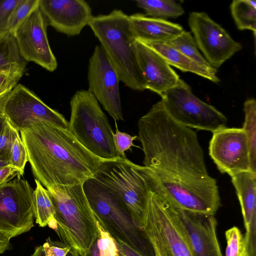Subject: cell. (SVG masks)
Segmentation results:
<instances>
[{
  "instance_id": "cell-34",
  "label": "cell",
  "mask_w": 256,
  "mask_h": 256,
  "mask_svg": "<svg viewBox=\"0 0 256 256\" xmlns=\"http://www.w3.org/2000/svg\"><path fill=\"white\" fill-rule=\"evenodd\" d=\"M116 132L113 134V140L115 150L118 157L126 158L125 152L130 149L132 146H136L134 140L138 138L136 136H132L130 134L120 132L116 122Z\"/></svg>"
},
{
  "instance_id": "cell-2",
  "label": "cell",
  "mask_w": 256,
  "mask_h": 256,
  "mask_svg": "<svg viewBox=\"0 0 256 256\" xmlns=\"http://www.w3.org/2000/svg\"><path fill=\"white\" fill-rule=\"evenodd\" d=\"M35 178L48 189L83 184L102 160L86 150L68 128L46 122L20 131Z\"/></svg>"
},
{
  "instance_id": "cell-19",
  "label": "cell",
  "mask_w": 256,
  "mask_h": 256,
  "mask_svg": "<svg viewBox=\"0 0 256 256\" xmlns=\"http://www.w3.org/2000/svg\"><path fill=\"white\" fill-rule=\"evenodd\" d=\"M230 177L241 208L246 249L250 256H256V174L248 170Z\"/></svg>"
},
{
  "instance_id": "cell-28",
  "label": "cell",
  "mask_w": 256,
  "mask_h": 256,
  "mask_svg": "<svg viewBox=\"0 0 256 256\" xmlns=\"http://www.w3.org/2000/svg\"><path fill=\"white\" fill-rule=\"evenodd\" d=\"M30 256H80L72 246L61 240L46 239L42 245L36 246Z\"/></svg>"
},
{
  "instance_id": "cell-41",
  "label": "cell",
  "mask_w": 256,
  "mask_h": 256,
  "mask_svg": "<svg viewBox=\"0 0 256 256\" xmlns=\"http://www.w3.org/2000/svg\"><path fill=\"white\" fill-rule=\"evenodd\" d=\"M10 92L0 96V114H4V106Z\"/></svg>"
},
{
  "instance_id": "cell-17",
  "label": "cell",
  "mask_w": 256,
  "mask_h": 256,
  "mask_svg": "<svg viewBox=\"0 0 256 256\" xmlns=\"http://www.w3.org/2000/svg\"><path fill=\"white\" fill-rule=\"evenodd\" d=\"M38 6L48 24L69 36L78 35L94 16L84 0H39Z\"/></svg>"
},
{
  "instance_id": "cell-5",
  "label": "cell",
  "mask_w": 256,
  "mask_h": 256,
  "mask_svg": "<svg viewBox=\"0 0 256 256\" xmlns=\"http://www.w3.org/2000/svg\"><path fill=\"white\" fill-rule=\"evenodd\" d=\"M82 188L96 220L115 240L142 256H156L146 232L118 194L94 177L84 182Z\"/></svg>"
},
{
  "instance_id": "cell-26",
  "label": "cell",
  "mask_w": 256,
  "mask_h": 256,
  "mask_svg": "<svg viewBox=\"0 0 256 256\" xmlns=\"http://www.w3.org/2000/svg\"><path fill=\"white\" fill-rule=\"evenodd\" d=\"M244 110V121L242 128L244 131L249 147L250 170L256 174V101L250 98L245 101Z\"/></svg>"
},
{
  "instance_id": "cell-9",
  "label": "cell",
  "mask_w": 256,
  "mask_h": 256,
  "mask_svg": "<svg viewBox=\"0 0 256 256\" xmlns=\"http://www.w3.org/2000/svg\"><path fill=\"white\" fill-rule=\"evenodd\" d=\"M161 98L168 114L184 126L212 132L226 127V116L196 96L190 87L180 78Z\"/></svg>"
},
{
  "instance_id": "cell-6",
  "label": "cell",
  "mask_w": 256,
  "mask_h": 256,
  "mask_svg": "<svg viewBox=\"0 0 256 256\" xmlns=\"http://www.w3.org/2000/svg\"><path fill=\"white\" fill-rule=\"evenodd\" d=\"M70 106L68 129L79 142L102 160L119 158L113 130L94 96L88 90H78L71 98Z\"/></svg>"
},
{
  "instance_id": "cell-27",
  "label": "cell",
  "mask_w": 256,
  "mask_h": 256,
  "mask_svg": "<svg viewBox=\"0 0 256 256\" xmlns=\"http://www.w3.org/2000/svg\"><path fill=\"white\" fill-rule=\"evenodd\" d=\"M166 42L202 66L210 70L215 69L198 51L196 41L190 32L184 30L176 37Z\"/></svg>"
},
{
  "instance_id": "cell-35",
  "label": "cell",
  "mask_w": 256,
  "mask_h": 256,
  "mask_svg": "<svg viewBox=\"0 0 256 256\" xmlns=\"http://www.w3.org/2000/svg\"><path fill=\"white\" fill-rule=\"evenodd\" d=\"M23 74L0 72V96L10 92L18 84Z\"/></svg>"
},
{
  "instance_id": "cell-44",
  "label": "cell",
  "mask_w": 256,
  "mask_h": 256,
  "mask_svg": "<svg viewBox=\"0 0 256 256\" xmlns=\"http://www.w3.org/2000/svg\"><path fill=\"white\" fill-rule=\"evenodd\" d=\"M240 256H250L246 249L243 252V253L240 255Z\"/></svg>"
},
{
  "instance_id": "cell-15",
  "label": "cell",
  "mask_w": 256,
  "mask_h": 256,
  "mask_svg": "<svg viewBox=\"0 0 256 256\" xmlns=\"http://www.w3.org/2000/svg\"><path fill=\"white\" fill-rule=\"evenodd\" d=\"M208 150L210 156L222 173L230 176L250 170L248 144L242 128L226 126L213 132Z\"/></svg>"
},
{
  "instance_id": "cell-37",
  "label": "cell",
  "mask_w": 256,
  "mask_h": 256,
  "mask_svg": "<svg viewBox=\"0 0 256 256\" xmlns=\"http://www.w3.org/2000/svg\"><path fill=\"white\" fill-rule=\"evenodd\" d=\"M18 174V170L10 165L0 168V185L10 180Z\"/></svg>"
},
{
  "instance_id": "cell-38",
  "label": "cell",
  "mask_w": 256,
  "mask_h": 256,
  "mask_svg": "<svg viewBox=\"0 0 256 256\" xmlns=\"http://www.w3.org/2000/svg\"><path fill=\"white\" fill-rule=\"evenodd\" d=\"M115 242L118 250V256H142L121 241L115 240Z\"/></svg>"
},
{
  "instance_id": "cell-13",
  "label": "cell",
  "mask_w": 256,
  "mask_h": 256,
  "mask_svg": "<svg viewBox=\"0 0 256 256\" xmlns=\"http://www.w3.org/2000/svg\"><path fill=\"white\" fill-rule=\"evenodd\" d=\"M88 90L114 120H124L118 76L100 45L95 46L89 59Z\"/></svg>"
},
{
  "instance_id": "cell-20",
  "label": "cell",
  "mask_w": 256,
  "mask_h": 256,
  "mask_svg": "<svg viewBox=\"0 0 256 256\" xmlns=\"http://www.w3.org/2000/svg\"><path fill=\"white\" fill-rule=\"evenodd\" d=\"M129 18L136 38L146 44L168 42L184 30L178 24L142 14H132Z\"/></svg>"
},
{
  "instance_id": "cell-18",
  "label": "cell",
  "mask_w": 256,
  "mask_h": 256,
  "mask_svg": "<svg viewBox=\"0 0 256 256\" xmlns=\"http://www.w3.org/2000/svg\"><path fill=\"white\" fill-rule=\"evenodd\" d=\"M136 48L146 90L161 97L180 80L166 60L148 44L136 40Z\"/></svg>"
},
{
  "instance_id": "cell-30",
  "label": "cell",
  "mask_w": 256,
  "mask_h": 256,
  "mask_svg": "<svg viewBox=\"0 0 256 256\" xmlns=\"http://www.w3.org/2000/svg\"><path fill=\"white\" fill-rule=\"evenodd\" d=\"M8 159L10 165L18 171L17 176H22L24 172L26 164L28 162V158L26 148L19 132L16 134L14 140Z\"/></svg>"
},
{
  "instance_id": "cell-12",
  "label": "cell",
  "mask_w": 256,
  "mask_h": 256,
  "mask_svg": "<svg viewBox=\"0 0 256 256\" xmlns=\"http://www.w3.org/2000/svg\"><path fill=\"white\" fill-rule=\"evenodd\" d=\"M188 22L198 48L215 69L242 49L240 42L204 12H190Z\"/></svg>"
},
{
  "instance_id": "cell-11",
  "label": "cell",
  "mask_w": 256,
  "mask_h": 256,
  "mask_svg": "<svg viewBox=\"0 0 256 256\" xmlns=\"http://www.w3.org/2000/svg\"><path fill=\"white\" fill-rule=\"evenodd\" d=\"M3 113L18 132L40 122L68 128V122L62 114L50 108L21 84H18L10 92Z\"/></svg>"
},
{
  "instance_id": "cell-25",
  "label": "cell",
  "mask_w": 256,
  "mask_h": 256,
  "mask_svg": "<svg viewBox=\"0 0 256 256\" xmlns=\"http://www.w3.org/2000/svg\"><path fill=\"white\" fill-rule=\"evenodd\" d=\"M234 20L240 30L256 32V2L252 0H234L230 5Z\"/></svg>"
},
{
  "instance_id": "cell-32",
  "label": "cell",
  "mask_w": 256,
  "mask_h": 256,
  "mask_svg": "<svg viewBox=\"0 0 256 256\" xmlns=\"http://www.w3.org/2000/svg\"><path fill=\"white\" fill-rule=\"evenodd\" d=\"M99 230L98 246L100 256H118V250L114 240L96 220Z\"/></svg>"
},
{
  "instance_id": "cell-42",
  "label": "cell",
  "mask_w": 256,
  "mask_h": 256,
  "mask_svg": "<svg viewBox=\"0 0 256 256\" xmlns=\"http://www.w3.org/2000/svg\"><path fill=\"white\" fill-rule=\"evenodd\" d=\"M10 165V162L8 159L0 158V168Z\"/></svg>"
},
{
  "instance_id": "cell-39",
  "label": "cell",
  "mask_w": 256,
  "mask_h": 256,
  "mask_svg": "<svg viewBox=\"0 0 256 256\" xmlns=\"http://www.w3.org/2000/svg\"><path fill=\"white\" fill-rule=\"evenodd\" d=\"M10 238L0 232V254L4 253L11 248Z\"/></svg>"
},
{
  "instance_id": "cell-36",
  "label": "cell",
  "mask_w": 256,
  "mask_h": 256,
  "mask_svg": "<svg viewBox=\"0 0 256 256\" xmlns=\"http://www.w3.org/2000/svg\"><path fill=\"white\" fill-rule=\"evenodd\" d=\"M20 0H0V34L8 32L10 16Z\"/></svg>"
},
{
  "instance_id": "cell-14",
  "label": "cell",
  "mask_w": 256,
  "mask_h": 256,
  "mask_svg": "<svg viewBox=\"0 0 256 256\" xmlns=\"http://www.w3.org/2000/svg\"><path fill=\"white\" fill-rule=\"evenodd\" d=\"M48 24L39 6L13 32L21 55L26 61L32 62L52 72L58 62L50 46L46 32Z\"/></svg>"
},
{
  "instance_id": "cell-7",
  "label": "cell",
  "mask_w": 256,
  "mask_h": 256,
  "mask_svg": "<svg viewBox=\"0 0 256 256\" xmlns=\"http://www.w3.org/2000/svg\"><path fill=\"white\" fill-rule=\"evenodd\" d=\"M150 189L142 229L155 252L166 256H194L174 206L153 184Z\"/></svg>"
},
{
  "instance_id": "cell-33",
  "label": "cell",
  "mask_w": 256,
  "mask_h": 256,
  "mask_svg": "<svg viewBox=\"0 0 256 256\" xmlns=\"http://www.w3.org/2000/svg\"><path fill=\"white\" fill-rule=\"evenodd\" d=\"M18 132L6 118L3 128L0 132V158L9 160V154L14 140Z\"/></svg>"
},
{
  "instance_id": "cell-10",
  "label": "cell",
  "mask_w": 256,
  "mask_h": 256,
  "mask_svg": "<svg viewBox=\"0 0 256 256\" xmlns=\"http://www.w3.org/2000/svg\"><path fill=\"white\" fill-rule=\"evenodd\" d=\"M34 190L17 176L0 185V232L10 238L34 226Z\"/></svg>"
},
{
  "instance_id": "cell-40",
  "label": "cell",
  "mask_w": 256,
  "mask_h": 256,
  "mask_svg": "<svg viewBox=\"0 0 256 256\" xmlns=\"http://www.w3.org/2000/svg\"><path fill=\"white\" fill-rule=\"evenodd\" d=\"M97 239L95 240L88 252L84 256H100V252L98 246Z\"/></svg>"
},
{
  "instance_id": "cell-23",
  "label": "cell",
  "mask_w": 256,
  "mask_h": 256,
  "mask_svg": "<svg viewBox=\"0 0 256 256\" xmlns=\"http://www.w3.org/2000/svg\"><path fill=\"white\" fill-rule=\"evenodd\" d=\"M134 2L144 10L146 16L152 18H176L184 13L182 5L174 0H136Z\"/></svg>"
},
{
  "instance_id": "cell-24",
  "label": "cell",
  "mask_w": 256,
  "mask_h": 256,
  "mask_svg": "<svg viewBox=\"0 0 256 256\" xmlns=\"http://www.w3.org/2000/svg\"><path fill=\"white\" fill-rule=\"evenodd\" d=\"M34 214L36 222L41 227L48 226L54 220V208L48 191L34 178Z\"/></svg>"
},
{
  "instance_id": "cell-3",
  "label": "cell",
  "mask_w": 256,
  "mask_h": 256,
  "mask_svg": "<svg viewBox=\"0 0 256 256\" xmlns=\"http://www.w3.org/2000/svg\"><path fill=\"white\" fill-rule=\"evenodd\" d=\"M46 190L54 208V220L48 226L61 241L84 256L98 238L99 230L82 184L56 185Z\"/></svg>"
},
{
  "instance_id": "cell-31",
  "label": "cell",
  "mask_w": 256,
  "mask_h": 256,
  "mask_svg": "<svg viewBox=\"0 0 256 256\" xmlns=\"http://www.w3.org/2000/svg\"><path fill=\"white\" fill-rule=\"evenodd\" d=\"M226 241V256H240L246 249L244 236L236 226H233L225 232Z\"/></svg>"
},
{
  "instance_id": "cell-43",
  "label": "cell",
  "mask_w": 256,
  "mask_h": 256,
  "mask_svg": "<svg viewBox=\"0 0 256 256\" xmlns=\"http://www.w3.org/2000/svg\"><path fill=\"white\" fill-rule=\"evenodd\" d=\"M5 118H6L4 114H0V132L3 128Z\"/></svg>"
},
{
  "instance_id": "cell-22",
  "label": "cell",
  "mask_w": 256,
  "mask_h": 256,
  "mask_svg": "<svg viewBox=\"0 0 256 256\" xmlns=\"http://www.w3.org/2000/svg\"><path fill=\"white\" fill-rule=\"evenodd\" d=\"M26 64L14 34L10 32L0 34V72L24 74Z\"/></svg>"
},
{
  "instance_id": "cell-29",
  "label": "cell",
  "mask_w": 256,
  "mask_h": 256,
  "mask_svg": "<svg viewBox=\"0 0 256 256\" xmlns=\"http://www.w3.org/2000/svg\"><path fill=\"white\" fill-rule=\"evenodd\" d=\"M39 0H20L12 12L8 23V32L13 34L17 27L38 6Z\"/></svg>"
},
{
  "instance_id": "cell-21",
  "label": "cell",
  "mask_w": 256,
  "mask_h": 256,
  "mask_svg": "<svg viewBox=\"0 0 256 256\" xmlns=\"http://www.w3.org/2000/svg\"><path fill=\"white\" fill-rule=\"evenodd\" d=\"M147 44L160 54L170 66L183 72L194 74L214 83L220 82L216 69L210 70L202 66L168 43L156 42Z\"/></svg>"
},
{
  "instance_id": "cell-4",
  "label": "cell",
  "mask_w": 256,
  "mask_h": 256,
  "mask_svg": "<svg viewBox=\"0 0 256 256\" xmlns=\"http://www.w3.org/2000/svg\"><path fill=\"white\" fill-rule=\"evenodd\" d=\"M114 68L120 82L138 92L146 90L136 48V40L129 16L114 9L94 16L88 25Z\"/></svg>"
},
{
  "instance_id": "cell-16",
  "label": "cell",
  "mask_w": 256,
  "mask_h": 256,
  "mask_svg": "<svg viewBox=\"0 0 256 256\" xmlns=\"http://www.w3.org/2000/svg\"><path fill=\"white\" fill-rule=\"evenodd\" d=\"M174 207L194 256H223L217 238L214 215Z\"/></svg>"
},
{
  "instance_id": "cell-1",
  "label": "cell",
  "mask_w": 256,
  "mask_h": 256,
  "mask_svg": "<svg viewBox=\"0 0 256 256\" xmlns=\"http://www.w3.org/2000/svg\"><path fill=\"white\" fill-rule=\"evenodd\" d=\"M142 169L174 206L214 214L220 206L216 180L206 168L196 132L175 121L160 100L140 118Z\"/></svg>"
},
{
  "instance_id": "cell-8",
  "label": "cell",
  "mask_w": 256,
  "mask_h": 256,
  "mask_svg": "<svg viewBox=\"0 0 256 256\" xmlns=\"http://www.w3.org/2000/svg\"><path fill=\"white\" fill-rule=\"evenodd\" d=\"M94 178L122 199L142 229L150 189L142 166L127 158L102 160Z\"/></svg>"
},
{
  "instance_id": "cell-45",
  "label": "cell",
  "mask_w": 256,
  "mask_h": 256,
  "mask_svg": "<svg viewBox=\"0 0 256 256\" xmlns=\"http://www.w3.org/2000/svg\"><path fill=\"white\" fill-rule=\"evenodd\" d=\"M156 256H166L164 254L159 252H155Z\"/></svg>"
}]
</instances>
